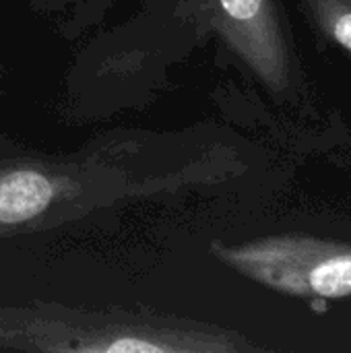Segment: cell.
Listing matches in <instances>:
<instances>
[{"mask_svg":"<svg viewBox=\"0 0 351 353\" xmlns=\"http://www.w3.org/2000/svg\"><path fill=\"white\" fill-rule=\"evenodd\" d=\"M211 252L240 275L296 298L351 296V244L304 234L269 236L238 246L211 244Z\"/></svg>","mask_w":351,"mask_h":353,"instance_id":"7a4b0ae2","label":"cell"},{"mask_svg":"<svg viewBox=\"0 0 351 353\" xmlns=\"http://www.w3.org/2000/svg\"><path fill=\"white\" fill-rule=\"evenodd\" d=\"M66 192V180L37 163L2 168L0 230H12L39 219Z\"/></svg>","mask_w":351,"mask_h":353,"instance_id":"277c9868","label":"cell"},{"mask_svg":"<svg viewBox=\"0 0 351 353\" xmlns=\"http://www.w3.org/2000/svg\"><path fill=\"white\" fill-rule=\"evenodd\" d=\"M314 31L351 56V0H300Z\"/></svg>","mask_w":351,"mask_h":353,"instance_id":"5b68a950","label":"cell"},{"mask_svg":"<svg viewBox=\"0 0 351 353\" xmlns=\"http://www.w3.org/2000/svg\"><path fill=\"white\" fill-rule=\"evenodd\" d=\"M190 8L271 93L296 89V60L275 0H190Z\"/></svg>","mask_w":351,"mask_h":353,"instance_id":"3957f363","label":"cell"},{"mask_svg":"<svg viewBox=\"0 0 351 353\" xmlns=\"http://www.w3.org/2000/svg\"><path fill=\"white\" fill-rule=\"evenodd\" d=\"M0 347L25 352L215 353L240 352L248 345L228 331L192 321L43 304L0 306Z\"/></svg>","mask_w":351,"mask_h":353,"instance_id":"6da1fadb","label":"cell"}]
</instances>
